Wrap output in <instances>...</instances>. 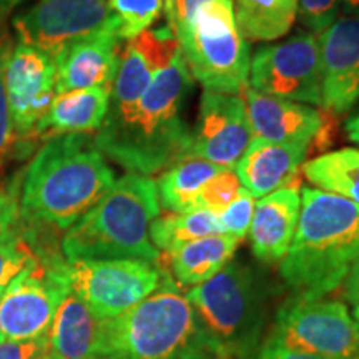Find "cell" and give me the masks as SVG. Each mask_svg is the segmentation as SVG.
<instances>
[{"mask_svg": "<svg viewBox=\"0 0 359 359\" xmlns=\"http://www.w3.org/2000/svg\"><path fill=\"white\" fill-rule=\"evenodd\" d=\"M273 338L327 359H359V327L346 304L293 296L278 309Z\"/></svg>", "mask_w": 359, "mask_h": 359, "instance_id": "cell-9", "label": "cell"}, {"mask_svg": "<svg viewBox=\"0 0 359 359\" xmlns=\"http://www.w3.org/2000/svg\"><path fill=\"white\" fill-rule=\"evenodd\" d=\"M219 168L210 161L183 158L168 167L156 180L160 206L168 213H191L198 210V195Z\"/></svg>", "mask_w": 359, "mask_h": 359, "instance_id": "cell-24", "label": "cell"}, {"mask_svg": "<svg viewBox=\"0 0 359 359\" xmlns=\"http://www.w3.org/2000/svg\"><path fill=\"white\" fill-rule=\"evenodd\" d=\"M6 93L17 143L15 155L25 156L37 142V127L55 98V58L17 42L6 70Z\"/></svg>", "mask_w": 359, "mask_h": 359, "instance_id": "cell-13", "label": "cell"}, {"mask_svg": "<svg viewBox=\"0 0 359 359\" xmlns=\"http://www.w3.org/2000/svg\"><path fill=\"white\" fill-rule=\"evenodd\" d=\"M341 0H298L296 17L309 34H323L338 20Z\"/></svg>", "mask_w": 359, "mask_h": 359, "instance_id": "cell-32", "label": "cell"}, {"mask_svg": "<svg viewBox=\"0 0 359 359\" xmlns=\"http://www.w3.org/2000/svg\"><path fill=\"white\" fill-rule=\"evenodd\" d=\"M257 359H327V358L314 356V354L288 348L283 343H280L278 339L273 338V336H269V338L264 341L263 346L259 348Z\"/></svg>", "mask_w": 359, "mask_h": 359, "instance_id": "cell-37", "label": "cell"}, {"mask_svg": "<svg viewBox=\"0 0 359 359\" xmlns=\"http://www.w3.org/2000/svg\"><path fill=\"white\" fill-rule=\"evenodd\" d=\"M178 50L180 45L168 27L145 30L127 40L120 53V65L110 92V109L105 120L127 114Z\"/></svg>", "mask_w": 359, "mask_h": 359, "instance_id": "cell-15", "label": "cell"}, {"mask_svg": "<svg viewBox=\"0 0 359 359\" xmlns=\"http://www.w3.org/2000/svg\"><path fill=\"white\" fill-rule=\"evenodd\" d=\"M6 19L7 17H0V167L11 160L17 150L6 93V70L15 43L12 34L8 32Z\"/></svg>", "mask_w": 359, "mask_h": 359, "instance_id": "cell-28", "label": "cell"}, {"mask_svg": "<svg viewBox=\"0 0 359 359\" xmlns=\"http://www.w3.org/2000/svg\"><path fill=\"white\" fill-rule=\"evenodd\" d=\"M110 92L107 88H87L57 93L37 127L35 138L50 140L60 135L98 132L109 114Z\"/></svg>", "mask_w": 359, "mask_h": 359, "instance_id": "cell-21", "label": "cell"}, {"mask_svg": "<svg viewBox=\"0 0 359 359\" xmlns=\"http://www.w3.org/2000/svg\"><path fill=\"white\" fill-rule=\"evenodd\" d=\"M303 173L320 190L359 205V148L348 147L321 154L303 165Z\"/></svg>", "mask_w": 359, "mask_h": 359, "instance_id": "cell-26", "label": "cell"}, {"mask_svg": "<svg viewBox=\"0 0 359 359\" xmlns=\"http://www.w3.org/2000/svg\"><path fill=\"white\" fill-rule=\"evenodd\" d=\"M17 42L57 58L72 43L111 27L120 19L107 0H39L12 22Z\"/></svg>", "mask_w": 359, "mask_h": 359, "instance_id": "cell-12", "label": "cell"}, {"mask_svg": "<svg viewBox=\"0 0 359 359\" xmlns=\"http://www.w3.org/2000/svg\"><path fill=\"white\" fill-rule=\"evenodd\" d=\"M92 135L50 138L27 167L19 188L20 222L67 231L115 185Z\"/></svg>", "mask_w": 359, "mask_h": 359, "instance_id": "cell-2", "label": "cell"}, {"mask_svg": "<svg viewBox=\"0 0 359 359\" xmlns=\"http://www.w3.org/2000/svg\"><path fill=\"white\" fill-rule=\"evenodd\" d=\"M120 27H111L79 40L58 53L57 93L87 88L111 90L120 65Z\"/></svg>", "mask_w": 359, "mask_h": 359, "instance_id": "cell-17", "label": "cell"}, {"mask_svg": "<svg viewBox=\"0 0 359 359\" xmlns=\"http://www.w3.org/2000/svg\"><path fill=\"white\" fill-rule=\"evenodd\" d=\"M168 273L145 259H75L67 262L70 293L98 320H111L156 291Z\"/></svg>", "mask_w": 359, "mask_h": 359, "instance_id": "cell-8", "label": "cell"}, {"mask_svg": "<svg viewBox=\"0 0 359 359\" xmlns=\"http://www.w3.org/2000/svg\"><path fill=\"white\" fill-rule=\"evenodd\" d=\"M98 359H226L170 275L158 290L102 320Z\"/></svg>", "mask_w": 359, "mask_h": 359, "instance_id": "cell-4", "label": "cell"}, {"mask_svg": "<svg viewBox=\"0 0 359 359\" xmlns=\"http://www.w3.org/2000/svg\"><path fill=\"white\" fill-rule=\"evenodd\" d=\"M343 296L348 303L359 306V259L349 268L346 278L343 281Z\"/></svg>", "mask_w": 359, "mask_h": 359, "instance_id": "cell-38", "label": "cell"}, {"mask_svg": "<svg viewBox=\"0 0 359 359\" xmlns=\"http://www.w3.org/2000/svg\"><path fill=\"white\" fill-rule=\"evenodd\" d=\"M302 212L298 183L263 196L255 205L250 226L251 251L259 262L278 263L288 255Z\"/></svg>", "mask_w": 359, "mask_h": 359, "instance_id": "cell-19", "label": "cell"}, {"mask_svg": "<svg viewBox=\"0 0 359 359\" xmlns=\"http://www.w3.org/2000/svg\"><path fill=\"white\" fill-rule=\"evenodd\" d=\"M34 359H58L55 354H53L50 349H48V351H45V353H42V354H39V356H35Z\"/></svg>", "mask_w": 359, "mask_h": 359, "instance_id": "cell-42", "label": "cell"}, {"mask_svg": "<svg viewBox=\"0 0 359 359\" xmlns=\"http://www.w3.org/2000/svg\"><path fill=\"white\" fill-rule=\"evenodd\" d=\"M48 351V336L27 341H2L0 359H34L39 354Z\"/></svg>", "mask_w": 359, "mask_h": 359, "instance_id": "cell-36", "label": "cell"}, {"mask_svg": "<svg viewBox=\"0 0 359 359\" xmlns=\"http://www.w3.org/2000/svg\"><path fill=\"white\" fill-rule=\"evenodd\" d=\"M120 19L122 40H130L145 32L158 20L163 11V0H107Z\"/></svg>", "mask_w": 359, "mask_h": 359, "instance_id": "cell-29", "label": "cell"}, {"mask_svg": "<svg viewBox=\"0 0 359 359\" xmlns=\"http://www.w3.org/2000/svg\"><path fill=\"white\" fill-rule=\"evenodd\" d=\"M251 140L243 98L205 90L183 158H198L235 170Z\"/></svg>", "mask_w": 359, "mask_h": 359, "instance_id": "cell-14", "label": "cell"}, {"mask_svg": "<svg viewBox=\"0 0 359 359\" xmlns=\"http://www.w3.org/2000/svg\"><path fill=\"white\" fill-rule=\"evenodd\" d=\"M240 240L230 235H212L188 241L168 251V263L175 281L195 288L212 280L235 257Z\"/></svg>", "mask_w": 359, "mask_h": 359, "instance_id": "cell-23", "label": "cell"}, {"mask_svg": "<svg viewBox=\"0 0 359 359\" xmlns=\"http://www.w3.org/2000/svg\"><path fill=\"white\" fill-rule=\"evenodd\" d=\"M296 11L298 0H236L235 19L246 42H271L290 32Z\"/></svg>", "mask_w": 359, "mask_h": 359, "instance_id": "cell-25", "label": "cell"}, {"mask_svg": "<svg viewBox=\"0 0 359 359\" xmlns=\"http://www.w3.org/2000/svg\"><path fill=\"white\" fill-rule=\"evenodd\" d=\"M160 208L154 180L137 173L123 175L65 231L60 241L65 262L130 258L160 263V251L150 240V224Z\"/></svg>", "mask_w": 359, "mask_h": 359, "instance_id": "cell-5", "label": "cell"}, {"mask_svg": "<svg viewBox=\"0 0 359 359\" xmlns=\"http://www.w3.org/2000/svg\"><path fill=\"white\" fill-rule=\"evenodd\" d=\"M208 0H163V11L167 17V27L177 37L191 24L195 13Z\"/></svg>", "mask_w": 359, "mask_h": 359, "instance_id": "cell-35", "label": "cell"}, {"mask_svg": "<svg viewBox=\"0 0 359 359\" xmlns=\"http://www.w3.org/2000/svg\"><path fill=\"white\" fill-rule=\"evenodd\" d=\"M245 105L253 138L273 143H309L320 133L325 115L311 105L245 90Z\"/></svg>", "mask_w": 359, "mask_h": 359, "instance_id": "cell-18", "label": "cell"}, {"mask_svg": "<svg viewBox=\"0 0 359 359\" xmlns=\"http://www.w3.org/2000/svg\"><path fill=\"white\" fill-rule=\"evenodd\" d=\"M321 53V105L344 115L359 103V17H343L318 39Z\"/></svg>", "mask_w": 359, "mask_h": 359, "instance_id": "cell-16", "label": "cell"}, {"mask_svg": "<svg viewBox=\"0 0 359 359\" xmlns=\"http://www.w3.org/2000/svg\"><path fill=\"white\" fill-rule=\"evenodd\" d=\"M309 143H273L253 138L235 167L241 187L253 198L290 187L306 158Z\"/></svg>", "mask_w": 359, "mask_h": 359, "instance_id": "cell-20", "label": "cell"}, {"mask_svg": "<svg viewBox=\"0 0 359 359\" xmlns=\"http://www.w3.org/2000/svg\"><path fill=\"white\" fill-rule=\"evenodd\" d=\"M191 88L193 77L180 48L127 114L103 122L93 137L98 150L143 177L172 167L188 148L185 109Z\"/></svg>", "mask_w": 359, "mask_h": 359, "instance_id": "cell-1", "label": "cell"}, {"mask_svg": "<svg viewBox=\"0 0 359 359\" xmlns=\"http://www.w3.org/2000/svg\"><path fill=\"white\" fill-rule=\"evenodd\" d=\"M20 182L0 187V243L12 240L20 231Z\"/></svg>", "mask_w": 359, "mask_h": 359, "instance_id": "cell-34", "label": "cell"}, {"mask_svg": "<svg viewBox=\"0 0 359 359\" xmlns=\"http://www.w3.org/2000/svg\"><path fill=\"white\" fill-rule=\"evenodd\" d=\"M341 11L346 17H359V0H341Z\"/></svg>", "mask_w": 359, "mask_h": 359, "instance_id": "cell-40", "label": "cell"}, {"mask_svg": "<svg viewBox=\"0 0 359 359\" xmlns=\"http://www.w3.org/2000/svg\"><path fill=\"white\" fill-rule=\"evenodd\" d=\"M353 318H354V321H356V325H358V327H359V306H354Z\"/></svg>", "mask_w": 359, "mask_h": 359, "instance_id": "cell-43", "label": "cell"}, {"mask_svg": "<svg viewBox=\"0 0 359 359\" xmlns=\"http://www.w3.org/2000/svg\"><path fill=\"white\" fill-rule=\"evenodd\" d=\"M344 132H346L349 140L356 143L359 147V109L356 111H353V115L346 120V123H344Z\"/></svg>", "mask_w": 359, "mask_h": 359, "instance_id": "cell-39", "label": "cell"}, {"mask_svg": "<svg viewBox=\"0 0 359 359\" xmlns=\"http://www.w3.org/2000/svg\"><path fill=\"white\" fill-rule=\"evenodd\" d=\"M253 213L255 198L243 188L240 196L218 215L219 224H222L224 235H230L240 241L243 240L250 231Z\"/></svg>", "mask_w": 359, "mask_h": 359, "instance_id": "cell-33", "label": "cell"}, {"mask_svg": "<svg viewBox=\"0 0 359 359\" xmlns=\"http://www.w3.org/2000/svg\"><path fill=\"white\" fill-rule=\"evenodd\" d=\"M20 0H0V17H7L13 7H17Z\"/></svg>", "mask_w": 359, "mask_h": 359, "instance_id": "cell-41", "label": "cell"}, {"mask_svg": "<svg viewBox=\"0 0 359 359\" xmlns=\"http://www.w3.org/2000/svg\"><path fill=\"white\" fill-rule=\"evenodd\" d=\"M102 320L74 293L62 302L48 331V349L58 359H98Z\"/></svg>", "mask_w": 359, "mask_h": 359, "instance_id": "cell-22", "label": "cell"}, {"mask_svg": "<svg viewBox=\"0 0 359 359\" xmlns=\"http://www.w3.org/2000/svg\"><path fill=\"white\" fill-rule=\"evenodd\" d=\"M69 293L65 258L35 259L0 296V325L6 339L47 338L57 309Z\"/></svg>", "mask_w": 359, "mask_h": 359, "instance_id": "cell-10", "label": "cell"}, {"mask_svg": "<svg viewBox=\"0 0 359 359\" xmlns=\"http://www.w3.org/2000/svg\"><path fill=\"white\" fill-rule=\"evenodd\" d=\"M175 39L206 92L240 95L248 88L250 47L238 30L233 0H208Z\"/></svg>", "mask_w": 359, "mask_h": 359, "instance_id": "cell-7", "label": "cell"}, {"mask_svg": "<svg viewBox=\"0 0 359 359\" xmlns=\"http://www.w3.org/2000/svg\"><path fill=\"white\" fill-rule=\"evenodd\" d=\"M185 296L226 359H257L266 323L268 291L253 268L230 262Z\"/></svg>", "mask_w": 359, "mask_h": 359, "instance_id": "cell-6", "label": "cell"}, {"mask_svg": "<svg viewBox=\"0 0 359 359\" xmlns=\"http://www.w3.org/2000/svg\"><path fill=\"white\" fill-rule=\"evenodd\" d=\"M224 235L218 215L208 210H196L191 213L158 215L150 224V240L156 250L172 251L188 241L198 238Z\"/></svg>", "mask_w": 359, "mask_h": 359, "instance_id": "cell-27", "label": "cell"}, {"mask_svg": "<svg viewBox=\"0 0 359 359\" xmlns=\"http://www.w3.org/2000/svg\"><path fill=\"white\" fill-rule=\"evenodd\" d=\"M2 341H6V336H4V331H2V325H0V343Z\"/></svg>", "mask_w": 359, "mask_h": 359, "instance_id": "cell-44", "label": "cell"}, {"mask_svg": "<svg viewBox=\"0 0 359 359\" xmlns=\"http://www.w3.org/2000/svg\"><path fill=\"white\" fill-rule=\"evenodd\" d=\"M241 191H243V187L235 170L224 168L201 188L198 210H208L215 215H219L240 196Z\"/></svg>", "mask_w": 359, "mask_h": 359, "instance_id": "cell-30", "label": "cell"}, {"mask_svg": "<svg viewBox=\"0 0 359 359\" xmlns=\"http://www.w3.org/2000/svg\"><path fill=\"white\" fill-rule=\"evenodd\" d=\"M250 85L263 95L321 105V53L318 37L298 34L262 45L250 62Z\"/></svg>", "mask_w": 359, "mask_h": 359, "instance_id": "cell-11", "label": "cell"}, {"mask_svg": "<svg viewBox=\"0 0 359 359\" xmlns=\"http://www.w3.org/2000/svg\"><path fill=\"white\" fill-rule=\"evenodd\" d=\"M35 259H37V255L34 253L32 246L22 236L20 231L12 240L0 243V296Z\"/></svg>", "mask_w": 359, "mask_h": 359, "instance_id": "cell-31", "label": "cell"}, {"mask_svg": "<svg viewBox=\"0 0 359 359\" xmlns=\"http://www.w3.org/2000/svg\"><path fill=\"white\" fill-rule=\"evenodd\" d=\"M359 259V205L320 188L302 190V212L280 275L294 296L325 298Z\"/></svg>", "mask_w": 359, "mask_h": 359, "instance_id": "cell-3", "label": "cell"}]
</instances>
